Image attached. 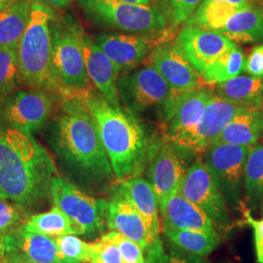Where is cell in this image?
Instances as JSON below:
<instances>
[{"label": "cell", "instance_id": "obj_1", "mask_svg": "<svg viewBox=\"0 0 263 263\" xmlns=\"http://www.w3.org/2000/svg\"><path fill=\"white\" fill-rule=\"evenodd\" d=\"M57 157L81 187L103 191L112 182V167L93 115L78 95L65 96L52 134Z\"/></svg>", "mask_w": 263, "mask_h": 263}, {"label": "cell", "instance_id": "obj_2", "mask_svg": "<svg viewBox=\"0 0 263 263\" xmlns=\"http://www.w3.org/2000/svg\"><path fill=\"white\" fill-rule=\"evenodd\" d=\"M56 164L31 134L0 127V197L24 211L50 197Z\"/></svg>", "mask_w": 263, "mask_h": 263}, {"label": "cell", "instance_id": "obj_3", "mask_svg": "<svg viewBox=\"0 0 263 263\" xmlns=\"http://www.w3.org/2000/svg\"><path fill=\"white\" fill-rule=\"evenodd\" d=\"M97 122L116 181L139 177L160 148L141 121L122 106L109 104L100 92L78 94Z\"/></svg>", "mask_w": 263, "mask_h": 263}, {"label": "cell", "instance_id": "obj_4", "mask_svg": "<svg viewBox=\"0 0 263 263\" xmlns=\"http://www.w3.org/2000/svg\"><path fill=\"white\" fill-rule=\"evenodd\" d=\"M52 11L40 1H32L17 48L22 80L32 89H59L52 68Z\"/></svg>", "mask_w": 263, "mask_h": 263}, {"label": "cell", "instance_id": "obj_5", "mask_svg": "<svg viewBox=\"0 0 263 263\" xmlns=\"http://www.w3.org/2000/svg\"><path fill=\"white\" fill-rule=\"evenodd\" d=\"M84 34L70 18L52 24V68L64 96L81 94L91 88L83 54Z\"/></svg>", "mask_w": 263, "mask_h": 263}, {"label": "cell", "instance_id": "obj_6", "mask_svg": "<svg viewBox=\"0 0 263 263\" xmlns=\"http://www.w3.org/2000/svg\"><path fill=\"white\" fill-rule=\"evenodd\" d=\"M86 15L99 25L133 33H159L168 21L156 5H139L119 0H79Z\"/></svg>", "mask_w": 263, "mask_h": 263}, {"label": "cell", "instance_id": "obj_7", "mask_svg": "<svg viewBox=\"0 0 263 263\" xmlns=\"http://www.w3.org/2000/svg\"><path fill=\"white\" fill-rule=\"evenodd\" d=\"M50 197L54 207L61 210L86 237L102 234L107 227L108 201L93 197L74 183L60 176L52 180Z\"/></svg>", "mask_w": 263, "mask_h": 263}, {"label": "cell", "instance_id": "obj_8", "mask_svg": "<svg viewBox=\"0 0 263 263\" xmlns=\"http://www.w3.org/2000/svg\"><path fill=\"white\" fill-rule=\"evenodd\" d=\"M117 88L120 100L133 114L157 107H161L164 112L176 94L151 65L118 77Z\"/></svg>", "mask_w": 263, "mask_h": 263}, {"label": "cell", "instance_id": "obj_9", "mask_svg": "<svg viewBox=\"0 0 263 263\" xmlns=\"http://www.w3.org/2000/svg\"><path fill=\"white\" fill-rule=\"evenodd\" d=\"M250 149L249 146L219 143L205 151L203 161L228 208L238 209L242 204L245 165Z\"/></svg>", "mask_w": 263, "mask_h": 263}, {"label": "cell", "instance_id": "obj_10", "mask_svg": "<svg viewBox=\"0 0 263 263\" xmlns=\"http://www.w3.org/2000/svg\"><path fill=\"white\" fill-rule=\"evenodd\" d=\"M53 108L50 96L41 89L13 92L0 104V127H11L27 133L41 129Z\"/></svg>", "mask_w": 263, "mask_h": 263}, {"label": "cell", "instance_id": "obj_11", "mask_svg": "<svg viewBox=\"0 0 263 263\" xmlns=\"http://www.w3.org/2000/svg\"><path fill=\"white\" fill-rule=\"evenodd\" d=\"M179 193L203 210L216 228L226 229L231 224L226 200L203 160L197 159L189 166Z\"/></svg>", "mask_w": 263, "mask_h": 263}, {"label": "cell", "instance_id": "obj_12", "mask_svg": "<svg viewBox=\"0 0 263 263\" xmlns=\"http://www.w3.org/2000/svg\"><path fill=\"white\" fill-rule=\"evenodd\" d=\"M244 108L245 106L222 100L215 94L208 103L199 122L187 131L180 134L172 142L190 154L203 153Z\"/></svg>", "mask_w": 263, "mask_h": 263}, {"label": "cell", "instance_id": "obj_13", "mask_svg": "<svg viewBox=\"0 0 263 263\" xmlns=\"http://www.w3.org/2000/svg\"><path fill=\"white\" fill-rule=\"evenodd\" d=\"M192 154L167 141L162 144L147 167L146 180L151 183L161 206L168 198L179 193L187 172V158Z\"/></svg>", "mask_w": 263, "mask_h": 263}, {"label": "cell", "instance_id": "obj_14", "mask_svg": "<svg viewBox=\"0 0 263 263\" xmlns=\"http://www.w3.org/2000/svg\"><path fill=\"white\" fill-rule=\"evenodd\" d=\"M200 76L216 59L236 46L235 43L217 30L184 27L174 42Z\"/></svg>", "mask_w": 263, "mask_h": 263}, {"label": "cell", "instance_id": "obj_15", "mask_svg": "<svg viewBox=\"0 0 263 263\" xmlns=\"http://www.w3.org/2000/svg\"><path fill=\"white\" fill-rule=\"evenodd\" d=\"M149 63L176 93L202 88V77L172 43H162L149 54Z\"/></svg>", "mask_w": 263, "mask_h": 263}, {"label": "cell", "instance_id": "obj_16", "mask_svg": "<svg viewBox=\"0 0 263 263\" xmlns=\"http://www.w3.org/2000/svg\"><path fill=\"white\" fill-rule=\"evenodd\" d=\"M214 96L213 91L206 90L203 87L174 95L163 113L165 122L167 123L168 140L174 141L180 134L195 126Z\"/></svg>", "mask_w": 263, "mask_h": 263}, {"label": "cell", "instance_id": "obj_17", "mask_svg": "<svg viewBox=\"0 0 263 263\" xmlns=\"http://www.w3.org/2000/svg\"><path fill=\"white\" fill-rule=\"evenodd\" d=\"M156 40L148 35L103 33L95 43L112 60L120 72L132 70L151 54Z\"/></svg>", "mask_w": 263, "mask_h": 263}, {"label": "cell", "instance_id": "obj_18", "mask_svg": "<svg viewBox=\"0 0 263 263\" xmlns=\"http://www.w3.org/2000/svg\"><path fill=\"white\" fill-rule=\"evenodd\" d=\"M107 228L119 232L139 243L145 250L156 238L144 218L132 205L131 202L113 188L112 196L108 201Z\"/></svg>", "mask_w": 263, "mask_h": 263}, {"label": "cell", "instance_id": "obj_19", "mask_svg": "<svg viewBox=\"0 0 263 263\" xmlns=\"http://www.w3.org/2000/svg\"><path fill=\"white\" fill-rule=\"evenodd\" d=\"M82 45L85 66L90 81L109 104L114 106H121L117 88V80L120 73L119 68L95 41L86 34Z\"/></svg>", "mask_w": 263, "mask_h": 263}, {"label": "cell", "instance_id": "obj_20", "mask_svg": "<svg viewBox=\"0 0 263 263\" xmlns=\"http://www.w3.org/2000/svg\"><path fill=\"white\" fill-rule=\"evenodd\" d=\"M8 250L34 263H76L59 250L54 237L31 233L21 226L8 233Z\"/></svg>", "mask_w": 263, "mask_h": 263}, {"label": "cell", "instance_id": "obj_21", "mask_svg": "<svg viewBox=\"0 0 263 263\" xmlns=\"http://www.w3.org/2000/svg\"><path fill=\"white\" fill-rule=\"evenodd\" d=\"M161 226L179 229L217 232L207 214L179 193L168 198L159 207Z\"/></svg>", "mask_w": 263, "mask_h": 263}, {"label": "cell", "instance_id": "obj_22", "mask_svg": "<svg viewBox=\"0 0 263 263\" xmlns=\"http://www.w3.org/2000/svg\"><path fill=\"white\" fill-rule=\"evenodd\" d=\"M114 189L131 202L132 205L144 218L152 233L155 236H160L162 226L158 199L151 183L141 177H135L118 181Z\"/></svg>", "mask_w": 263, "mask_h": 263}, {"label": "cell", "instance_id": "obj_23", "mask_svg": "<svg viewBox=\"0 0 263 263\" xmlns=\"http://www.w3.org/2000/svg\"><path fill=\"white\" fill-rule=\"evenodd\" d=\"M262 138L263 107H245L216 137L212 145L228 143L252 147Z\"/></svg>", "mask_w": 263, "mask_h": 263}, {"label": "cell", "instance_id": "obj_24", "mask_svg": "<svg viewBox=\"0 0 263 263\" xmlns=\"http://www.w3.org/2000/svg\"><path fill=\"white\" fill-rule=\"evenodd\" d=\"M218 98L249 108L263 107V76H238L216 84Z\"/></svg>", "mask_w": 263, "mask_h": 263}, {"label": "cell", "instance_id": "obj_25", "mask_svg": "<svg viewBox=\"0 0 263 263\" xmlns=\"http://www.w3.org/2000/svg\"><path fill=\"white\" fill-rule=\"evenodd\" d=\"M237 43L252 44L263 41V6L254 4L241 8L220 30Z\"/></svg>", "mask_w": 263, "mask_h": 263}, {"label": "cell", "instance_id": "obj_26", "mask_svg": "<svg viewBox=\"0 0 263 263\" xmlns=\"http://www.w3.org/2000/svg\"><path fill=\"white\" fill-rule=\"evenodd\" d=\"M30 8V0H17L0 9V47L18 48L28 26Z\"/></svg>", "mask_w": 263, "mask_h": 263}, {"label": "cell", "instance_id": "obj_27", "mask_svg": "<svg viewBox=\"0 0 263 263\" xmlns=\"http://www.w3.org/2000/svg\"><path fill=\"white\" fill-rule=\"evenodd\" d=\"M162 230L170 242L180 250L203 257L212 254L220 241L217 232L173 227H163Z\"/></svg>", "mask_w": 263, "mask_h": 263}, {"label": "cell", "instance_id": "obj_28", "mask_svg": "<svg viewBox=\"0 0 263 263\" xmlns=\"http://www.w3.org/2000/svg\"><path fill=\"white\" fill-rule=\"evenodd\" d=\"M240 9L241 7L226 1L204 0L196 11L186 20L184 25L185 27L220 31L226 27L229 19Z\"/></svg>", "mask_w": 263, "mask_h": 263}, {"label": "cell", "instance_id": "obj_29", "mask_svg": "<svg viewBox=\"0 0 263 263\" xmlns=\"http://www.w3.org/2000/svg\"><path fill=\"white\" fill-rule=\"evenodd\" d=\"M21 227L28 232L54 238L62 235H80L71 220L57 207L46 213L30 216Z\"/></svg>", "mask_w": 263, "mask_h": 263}, {"label": "cell", "instance_id": "obj_30", "mask_svg": "<svg viewBox=\"0 0 263 263\" xmlns=\"http://www.w3.org/2000/svg\"><path fill=\"white\" fill-rule=\"evenodd\" d=\"M246 57L237 45L226 51L201 74L208 84H219L239 76L245 70Z\"/></svg>", "mask_w": 263, "mask_h": 263}, {"label": "cell", "instance_id": "obj_31", "mask_svg": "<svg viewBox=\"0 0 263 263\" xmlns=\"http://www.w3.org/2000/svg\"><path fill=\"white\" fill-rule=\"evenodd\" d=\"M244 186L248 202L257 205L263 199V138L251 147L246 160Z\"/></svg>", "mask_w": 263, "mask_h": 263}, {"label": "cell", "instance_id": "obj_32", "mask_svg": "<svg viewBox=\"0 0 263 263\" xmlns=\"http://www.w3.org/2000/svg\"><path fill=\"white\" fill-rule=\"evenodd\" d=\"M22 80L17 49L0 47V99L14 92Z\"/></svg>", "mask_w": 263, "mask_h": 263}, {"label": "cell", "instance_id": "obj_33", "mask_svg": "<svg viewBox=\"0 0 263 263\" xmlns=\"http://www.w3.org/2000/svg\"><path fill=\"white\" fill-rule=\"evenodd\" d=\"M171 26L178 27L196 11L204 0H155Z\"/></svg>", "mask_w": 263, "mask_h": 263}, {"label": "cell", "instance_id": "obj_34", "mask_svg": "<svg viewBox=\"0 0 263 263\" xmlns=\"http://www.w3.org/2000/svg\"><path fill=\"white\" fill-rule=\"evenodd\" d=\"M60 252L69 260L76 263L90 262L91 243H87L76 235L55 237Z\"/></svg>", "mask_w": 263, "mask_h": 263}, {"label": "cell", "instance_id": "obj_35", "mask_svg": "<svg viewBox=\"0 0 263 263\" xmlns=\"http://www.w3.org/2000/svg\"><path fill=\"white\" fill-rule=\"evenodd\" d=\"M102 239L115 245L122 256L123 263H141L144 260V249L130 238L116 231L103 234Z\"/></svg>", "mask_w": 263, "mask_h": 263}, {"label": "cell", "instance_id": "obj_36", "mask_svg": "<svg viewBox=\"0 0 263 263\" xmlns=\"http://www.w3.org/2000/svg\"><path fill=\"white\" fill-rule=\"evenodd\" d=\"M24 210L15 203L0 197V233L7 234L23 220Z\"/></svg>", "mask_w": 263, "mask_h": 263}, {"label": "cell", "instance_id": "obj_37", "mask_svg": "<svg viewBox=\"0 0 263 263\" xmlns=\"http://www.w3.org/2000/svg\"><path fill=\"white\" fill-rule=\"evenodd\" d=\"M92 263H123L120 251L115 245L100 238L97 242L91 243Z\"/></svg>", "mask_w": 263, "mask_h": 263}, {"label": "cell", "instance_id": "obj_38", "mask_svg": "<svg viewBox=\"0 0 263 263\" xmlns=\"http://www.w3.org/2000/svg\"><path fill=\"white\" fill-rule=\"evenodd\" d=\"M165 263H212L207 257L199 256L196 254H189L180 250L177 246L173 245L170 247L169 253L167 254Z\"/></svg>", "mask_w": 263, "mask_h": 263}, {"label": "cell", "instance_id": "obj_39", "mask_svg": "<svg viewBox=\"0 0 263 263\" xmlns=\"http://www.w3.org/2000/svg\"><path fill=\"white\" fill-rule=\"evenodd\" d=\"M247 222L252 226L254 229V246H255V254L258 263H263V218L255 219L251 216L249 211L244 213Z\"/></svg>", "mask_w": 263, "mask_h": 263}, {"label": "cell", "instance_id": "obj_40", "mask_svg": "<svg viewBox=\"0 0 263 263\" xmlns=\"http://www.w3.org/2000/svg\"><path fill=\"white\" fill-rule=\"evenodd\" d=\"M245 70L252 76H263V45L254 47L246 59Z\"/></svg>", "mask_w": 263, "mask_h": 263}, {"label": "cell", "instance_id": "obj_41", "mask_svg": "<svg viewBox=\"0 0 263 263\" xmlns=\"http://www.w3.org/2000/svg\"><path fill=\"white\" fill-rule=\"evenodd\" d=\"M167 254L158 237L152 244L144 250V260L141 263H165Z\"/></svg>", "mask_w": 263, "mask_h": 263}, {"label": "cell", "instance_id": "obj_42", "mask_svg": "<svg viewBox=\"0 0 263 263\" xmlns=\"http://www.w3.org/2000/svg\"><path fill=\"white\" fill-rule=\"evenodd\" d=\"M8 252V233H0V263H5Z\"/></svg>", "mask_w": 263, "mask_h": 263}, {"label": "cell", "instance_id": "obj_43", "mask_svg": "<svg viewBox=\"0 0 263 263\" xmlns=\"http://www.w3.org/2000/svg\"><path fill=\"white\" fill-rule=\"evenodd\" d=\"M5 263H34L31 261H28L27 259L23 258L21 255L8 250L7 252V256H6V261Z\"/></svg>", "mask_w": 263, "mask_h": 263}, {"label": "cell", "instance_id": "obj_44", "mask_svg": "<svg viewBox=\"0 0 263 263\" xmlns=\"http://www.w3.org/2000/svg\"><path fill=\"white\" fill-rule=\"evenodd\" d=\"M208 1H226V2L231 3V4L236 5L238 7H241V8L250 6V5L253 4L251 2V0H208Z\"/></svg>", "mask_w": 263, "mask_h": 263}, {"label": "cell", "instance_id": "obj_45", "mask_svg": "<svg viewBox=\"0 0 263 263\" xmlns=\"http://www.w3.org/2000/svg\"><path fill=\"white\" fill-rule=\"evenodd\" d=\"M47 2L48 4L54 8H58V9H61V8H64L66 7V5L69 3L70 0H45Z\"/></svg>", "mask_w": 263, "mask_h": 263}, {"label": "cell", "instance_id": "obj_46", "mask_svg": "<svg viewBox=\"0 0 263 263\" xmlns=\"http://www.w3.org/2000/svg\"><path fill=\"white\" fill-rule=\"evenodd\" d=\"M123 2H127V3H132V4H139V5H153V2H155V0H119Z\"/></svg>", "mask_w": 263, "mask_h": 263}, {"label": "cell", "instance_id": "obj_47", "mask_svg": "<svg viewBox=\"0 0 263 263\" xmlns=\"http://www.w3.org/2000/svg\"><path fill=\"white\" fill-rule=\"evenodd\" d=\"M17 0H0V9L8 7V6H10L11 4H13Z\"/></svg>", "mask_w": 263, "mask_h": 263}, {"label": "cell", "instance_id": "obj_48", "mask_svg": "<svg viewBox=\"0 0 263 263\" xmlns=\"http://www.w3.org/2000/svg\"><path fill=\"white\" fill-rule=\"evenodd\" d=\"M84 263H92V262H84Z\"/></svg>", "mask_w": 263, "mask_h": 263}]
</instances>
